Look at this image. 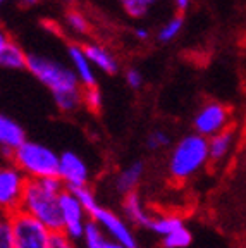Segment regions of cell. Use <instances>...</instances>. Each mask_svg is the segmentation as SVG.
Instances as JSON below:
<instances>
[{
	"mask_svg": "<svg viewBox=\"0 0 246 248\" xmlns=\"http://www.w3.org/2000/svg\"><path fill=\"white\" fill-rule=\"evenodd\" d=\"M65 191V186L57 176L43 179H28L21 198L19 210L30 214L36 221L45 224L52 232L62 231V217L59 197Z\"/></svg>",
	"mask_w": 246,
	"mask_h": 248,
	"instance_id": "cell-1",
	"label": "cell"
},
{
	"mask_svg": "<svg viewBox=\"0 0 246 248\" xmlns=\"http://www.w3.org/2000/svg\"><path fill=\"white\" fill-rule=\"evenodd\" d=\"M208 162V140L189 133L174 145L169 157V172L176 181H186L198 174Z\"/></svg>",
	"mask_w": 246,
	"mask_h": 248,
	"instance_id": "cell-2",
	"label": "cell"
},
{
	"mask_svg": "<svg viewBox=\"0 0 246 248\" xmlns=\"http://www.w3.org/2000/svg\"><path fill=\"white\" fill-rule=\"evenodd\" d=\"M59 157L61 155L55 150H52L50 147L26 140L23 145H19L14 150L11 162L28 179H43L57 176Z\"/></svg>",
	"mask_w": 246,
	"mask_h": 248,
	"instance_id": "cell-3",
	"label": "cell"
},
{
	"mask_svg": "<svg viewBox=\"0 0 246 248\" xmlns=\"http://www.w3.org/2000/svg\"><path fill=\"white\" fill-rule=\"evenodd\" d=\"M26 67L38 81H42L50 90L54 97L64 95V93L81 92L76 73L69 67H65L61 62L52 61V59L38 54H30L26 61Z\"/></svg>",
	"mask_w": 246,
	"mask_h": 248,
	"instance_id": "cell-4",
	"label": "cell"
},
{
	"mask_svg": "<svg viewBox=\"0 0 246 248\" xmlns=\"http://www.w3.org/2000/svg\"><path fill=\"white\" fill-rule=\"evenodd\" d=\"M15 248H50L54 232L30 214L17 210L12 214Z\"/></svg>",
	"mask_w": 246,
	"mask_h": 248,
	"instance_id": "cell-5",
	"label": "cell"
},
{
	"mask_svg": "<svg viewBox=\"0 0 246 248\" xmlns=\"http://www.w3.org/2000/svg\"><path fill=\"white\" fill-rule=\"evenodd\" d=\"M28 178L11 160L0 162V214L12 216L21 207Z\"/></svg>",
	"mask_w": 246,
	"mask_h": 248,
	"instance_id": "cell-6",
	"label": "cell"
},
{
	"mask_svg": "<svg viewBox=\"0 0 246 248\" xmlns=\"http://www.w3.org/2000/svg\"><path fill=\"white\" fill-rule=\"evenodd\" d=\"M92 221L104 231V234L110 241H116L126 248H138V240L131 224L112 209L100 207L92 216Z\"/></svg>",
	"mask_w": 246,
	"mask_h": 248,
	"instance_id": "cell-7",
	"label": "cell"
},
{
	"mask_svg": "<svg viewBox=\"0 0 246 248\" xmlns=\"http://www.w3.org/2000/svg\"><path fill=\"white\" fill-rule=\"evenodd\" d=\"M59 205H61V217H62V231L65 236L73 241H81L85 236L86 226L92 221L86 210L83 209L79 202L76 200L69 190L59 197Z\"/></svg>",
	"mask_w": 246,
	"mask_h": 248,
	"instance_id": "cell-8",
	"label": "cell"
},
{
	"mask_svg": "<svg viewBox=\"0 0 246 248\" xmlns=\"http://www.w3.org/2000/svg\"><path fill=\"white\" fill-rule=\"evenodd\" d=\"M193 126H195L196 135L208 140L227 129V126H229V110H227L226 105L210 102L196 112L195 119H193Z\"/></svg>",
	"mask_w": 246,
	"mask_h": 248,
	"instance_id": "cell-9",
	"label": "cell"
},
{
	"mask_svg": "<svg viewBox=\"0 0 246 248\" xmlns=\"http://www.w3.org/2000/svg\"><path fill=\"white\" fill-rule=\"evenodd\" d=\"M57 178L64 183L65 190L81 188L90 183V167L83 157L67 150L59 157Z\"/></svg>",
	"mask_w": 246,
	"mask_h": 248,
	"instance_id": "cell-10",
	"label": "cell"
},
{
	"mask_svg": "<svg viewBox=\"0 0 246 248\" xmlns=\"http://www.w3.org/2000/svg\"><path fill=\"white\" fill-rule=\"evenodd\" d=\"M24 141H26V133L23 126L12 117L0 112V152L4 154L5 160H11L14 150Z\"/></svg>",
	"mask_w": 246,
	"mask_h": 248,
	"instance_id": "cell-11",
	"label": "cell"
},
{
	"mask_svg": "<svg viewBox=\"0 0 246 248\" xmlns=\"http://www.w3.org/2000/svg\"><path fill=\"white\" fill-rule=\"evenodd\" d=\"M123 212L124 219L131 226H138V228L146 229H148L152 217H154V214L148 212L145 202H143L141 195L138 191H133V193H127L126 197H123Z\"/></svg>",
	"mask_w": 246,
	"mask_h": 248,
	"instance_id": "cell-12",
	"label": "cell"
},
{
	"mask_svg": "<svg viewBox=\"0 0 246 248\" xmlns=\"http://www.w3.org/2000/svg\"><path fill=\"white\" fill-rule=\"evenodd\" d=\"M143 174H145V164L141 160H135L127 167H124L119 174L114 178V188L119 195L126 197L127 193L136 191L138 185L141 183Z\"/></svg>",
	"mask_w": 246,
	"mask_h": 248,
	"instance_id": "cell-13",
	"label": "cell"
},
{
	"mask_svg": "<svg viewBox=\"0 0 246 248\" xmlns=\"http://www.w3.org/2000/svg\"><path fill=\"white\" fill-rule=\"evenodd\" d=\"M67 52H69L71 62H73V66H74L73 71L76 73L77 79H79V85H83L85 88H93V86H96L95 71H93V66L90 64L88 57H86L85 50H83V46L69 45Z\"/></svg>",
	"mask_w": 246,
	"mask_h": 248,
	"instance_id": "cell-14",
	"label": "cell"
},
{
	"mask_svg": "<svg viewBox=\"0 0 246 248\" xmlns=\"http://www.w3.org/2000/svg\"><path fill=\"white\" fill-rule=\"evenodd\" d=\"M83 50H85L86 57H88L92 66H96L98 69L104 71V73H107V74L117 73V69H119L117 61L107 48H104V46H100V45H86Z\"/></svg>",
	"mask_w": 246,
	"mask_h": 248,
	"instance_id": "cell-15",
	"label": "cell"
},
{
	"mask_svg": "<svg viewBox=\"0 0 246 248\" xmlns=\"http://www.w3.org/2000/svg\"><path fill=\"white\" fill-rule=\"evenodd\" d=\"M232 147H234V131L229 128L226 131L219 133V135L208 138V155H210V160H214V162L224 160L227 155L231 154Z\"/></svg>",
	"mask_w": 246,
	"mask_h": 248,
	"instance_id": "cell-16",
	"label": "cell"
},
{
	"mask_svg": "<svg viewBox=\"0 0 246 248\" xmlns=\"http://www.w3.org/2000/svg\"><path fill=\"white\" fill-rule=\"evenodd\" d=\"M184 226L186 224L183 221V217L177 216V214H158V216L152 217V222L148 226V229L154 232L155 236H158L162 240V238L169 236L174 231L184 228Z\"/></svg>",
	"mask_w": 246,
	"mask_h": 248,
	"instance_id": "cell-17",
	"label": "cell"
},
{
	"mask_svg": "<svg viewBox=\"0 0 246 248\" xmlns=\"http://www.w3.org/2000/svg\"><path fill=\"white\" fill-rule=\"evenodd\" d=\"M28 54L19 45L9 42L7 45L0 50V66L7 67V69H24L26 67Z\"/></svg>",
	"mask_w": 246,
	"mask_h": 248,
	"instance_id": "cell-18",
	"label": "cell"
},
{
	"mask_svg": "<svg viewBox=\"0 0 246 248\" xmlns=\"http://www.w3.org/2000/svg\"><path fill=\"white\" fill-rule=\"evenodd\" d=\"M81 241H83L85 248H126V247H123V245L116 243V241L108 240V238L104 234V231H102L93 221L88 222L85 236H83Z\"/></svg>",
	"mask_w": 246,
	"mask_h": 248,
	"instance_id": "cell-19",
	"label": "cell"
},
{
	"mask_svg": "<svg viewBox=\"0 0 246 248\" xmlns=\"http://www.w3.org/2000/svg\"><path fill=\"white\" fill-rule=\"evenodd\" d=\"M69 191L76 197V200L79 202L81 205H83V209L86 210V214L90 216V219H92L93 214L102 207V205H98L96 195H95V191L90 188V185L81 186V188H74V190H69Z\"/></svg>",
	"mask_w": 246,
	"mask_h": 248,
	"instance_id": "cell-20",
	"label": "cell"
},
{
	"mask_svg": "<svg viewBox=\"0 0 246 248\" xmlns=\"http://www.w3.org/2000/svg\"><path fill=\"white\" fill-rule=\"evenodd\" d=\"M160 241H162V247L164 248H188L193 241V234H191V231L184 226V228L174 231L172 234H169V236L162 238Z\"/></svg>",
	"mask_w": 246,
	"mask_h": 248,
	"instance_id": "cell-21",
	"label": "cell"
},
{
	"mask_svg": "<svg viewBox=\"0 0 246 248\" xmlns=\"http://www.w3.org/2000/svg\"><path fill=\"white\" fill-rule=\"evenodd\" d=\"M0 248H15L14 226L9 214H0Z\"/></svg>",
	"mask_w": 246,
	"mask_h": 248,
	"instance_id": "cell-22",
	"label": "cell"
},
{
	"mask_svg": "<svg viewBox=\"0 0 246 248\" xmlns=\"http://www.w3.org/2000/svg\"><path fill=\"white\" fill-rule=\"evenodd\" d=\"M183 24H184L183 16H176V17H172L169 23L164 24V26L160 28V31H158V40H160L162 43L172 42V40L181 33Z\"/></svg>",
	"mask_w": 246,
	"mask_h": 248,
	"instance_id": "cell-23",
	"label": "cell"
},
{
	"mask_svg": "<svg viewBox=\"0 0 246 248\" xmlns=\"http://www.w3.org/2000/svg\"><path fill=\"white\" fill-rule=\"evenodd\" d=\"M83 104L93 110V112H98L102 108V104H104V97H102V92L96 86L93 88H86L83 92Z\"/></svg>",
	"mask_w": 246,
	"mask_h": 248,
	"instance_id": "cell-24",
	"label": "cell"
},
{
	"mask_svg": "<svg viewBox=\"0 0 246 248\" xmlns=\"http://www.w3.org/2000/svg\"><path fill=\"white\" fill-rule=\"evenodd\" d=\"M169 145V135L162 129H155L146 136V148L148 150H162Z\"/></svg>",
	"mask_w": 246,
	"mask_h": 248,
	"instance_id": "cell-25",
	"label": "cell"
},
{
	"mask_svg": "<svg viewBox=\"0 0 246 248\" xmlns=\"http://www.w3.org/2000/svg\"><path fill=\"white\" fill-rule=\"evenodd\" d=\"M65 21H67V26L73 31H76V33H85L88 30V21H86L85 16L77 11H71L67 14V17H65Z\"/></svg>",
	"mask_w": 246,
	"mask_h": 248,
	"instance_id": "cell-26",
	"label": "cell"
},
{
	"mask_svg": "<svg viewBox=\"0 0 246 248\" xmlns=\"http://www.w3.org/2000/svg\"><path fill=\"white\" fill-rule=\"evenodd\" d=\"M121 4L131 17H141L148 11V5L143 0H121Z\"/></svg>",
	"mask_w": 246,
	"mask_h": 248,
	"instance_id": "cell-27",
	"label": "cell"
},
{
	"mask_svg": "<svg viewBox=\"0 0 246 248\" xmlns=\"http://www.w3.org/2000/svg\"><path fill=\"white\" fill-rule=\"evenodd\" d=\"M50 248H77V247H76V241L69 240L64 232H54Z\"/></svg>",
	"mask_w": 246,
	"mask_h": 248,
	"instance_id": "cell-28",
	"label": "cell"
},
{
	"mask_svg": "<svg viewBox=\"0 0 246 248\" xmlns=\"http://www.w3.org/2000/svg\"><path fill=\"white\" fill-rule=\"evenodd\" d=\"M126 83L129 88L138 90L143 85V74L138 69H127L126 71Z\"/></svg>",
	"mask_w": 246,
	"mask_h": 248,
	"instance_id": "cell-29",
	"label": "cell"
},
{
	"mask_svg": "<svg viewBox=\"0 0 246 248\" xmlns=\"http://www.w3.org/2000/svg\"><path fill=\"white\" fill-rule=\"evenodd\" d=\"M135 35L138 40H148V36H150V31L146 30V28H138V30L135 31Z\"/></svg>",
	"mask_w": 246,
	"mask_h": 248,
	"instance_id": "cell-30",
	"label": "cell"
},
{
	"mask_svg": "<svg viewBox=\"0 0 246 248\" xmlns=\"http://www.w3.org/2000/svg\"><path fill=\"white\" fill-rule=\"evenodd\" d=\"M174 2H176V7L179 11H186L189 7V4H191V0H174Z\"/></svg>",
	"mask_w": 246,
	"mask_h": 248,
	"instance_id": "cell-31",
	"label": "cell"
},
{
	"mask_svg": "<svg viewBox=\"0 0 246 248\" xmlns=\"http://www.w3.org/2000/svg\"><path fill=\"white\" fill-rule=\"evenodd\" d=\"M9 43V40H7V36H5V33L2 30H0V50H2V48H4L5 45H7Z\"/></svg>",
	"mask_w": 246,
	"mask_h": 248,
	"instance_id": "cell-32",
	"label": "cell"
},
{
	"mask_svg": "<svg viewBox=\"0 0 246 248\" xmlns=\"http://www.w3.org/2000/svg\"><path fill=\"white\" fill-rule=\"evenodd\" d=\"M0 2H7V0H0ZM15 2H23V4H36V0H15Z\"/></svg>",
	"mask_w": 246,
	"mask_h": 248,
	"instance_id": "cell-33",
	"label": "cell"
},
{
	"mask_svg": "<svg viewBox=\"0 0 246 248\" xmlns=\"http://www.w3.org/2000/svg\"><path fill=\"white\" fill-rule=\"evenodd\" d=\"M143 2H145V4L148 5V7H150V5H154L155 2H157V0H143Z\"/></svg>",
	"mask_w": 246,
	"mask_h": 248,
	"instance_id": "cell-34",
	"label": "cell"
},
{
	"mask_svg": "<svg viewBox=\"0 0 246 248\" xmlns=\"http://www.w3.org/2000/svg\"><path fill=\"white\" fill-rule=\"evenodd\" d=\"M0 4H2V2H0Z\"/></svg>",
	"mask_w": 246,
	"mask_h": 248,
	"instance_id": "cell-35",
	"label": "cell"
}]
</instances>
